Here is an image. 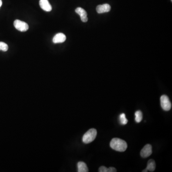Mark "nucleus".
Instances as JSON below:
<instances>
[{
    "instance_id": "obj_1",
    "label": "nucleus",
    "mask_w": 172,
    "mask_h": 172,
    "mask_svg": "<svg viewBox=\"0 0 172 172\" xmlns=\"http://www.w3.org/2000/svg\"><path fill=\"white\" fill-rule=\"evenodd\" d=\"M110 146L112 149L116 151L122 152L125 151L127 149V144L125 140L121 139L115 138L111 140L110 143Z\"/></svg>"
},
{
    "instance_id": "obj_2",
    "label": "nucleus",
    "mask_w": 172,
    "mask_h": 172,
    "mask_svg": "<svg viewBox=\"0 0 172 172\" xmlns=\"http://www.w3.org/2000/svg\"><path fill=\"white\" fill-rule=\"evenodd\" d=\"M97 131L95 129H91L85 133L82 138V141L84 144L92 143L96 138Z\"/></svg>"
},
{
    "instance_id": "obj_3",
    "label": "nucleus",
    "mask_w": 172,
    "mask_h": 172,
    "mask_svg": "<svg viewBox=\"0 0 172 172\" xmlns=\"http://www.w3.org/2000/svg\"><path fill=\"white\" fill-rule=\"evenodd\" d=\"M160 101L162 108L163 110L165 111H169L171 110L172 104L167 96L162 95L160 98Z\"/></svg>"
},
{
    "instance_id": "obj_4",
    "label": "nucleus",
    "mask_w": 172,
    "mask_h": 172,
    "mask_svg": "<svg viewBox=\"0 0 172 172\" xmlns=\"http://www.w3.org/2000/svg\"><path fill=\"white\" fill-rule=\"evenodd\" d=\"M14 27L20 32H26L29 29L28 24L19 20H15L13 23Z\"/></svg>"
},
{
    "instance_id": "obj_5",
    "label": "nucleus",
    "mask_w": 172,
    "mask_h": 172,
    "mask_svg": "<svg viewBox=\"0 0 172 172\" xmlns=\"http://www.w3.org/2000/svg\"><path fill=\"white\" fill-rule=\"evenodd\" d=\"M152 154V146L149 144H147L140 151V156L143 158H145L149 157Z\"/></svg>"
},
{
    "instance_id": "obj_6",
    "label": "nucleus",
    "mask_w": 172,
    "mask_h": 172,
    "mask_svg": "<svg viewBox=\"0 0 172 172\" xmlns=\"http://www.w3.org/2000/svg\"><path fill=\"white\" fill-rule=\"evenodd\" d=\"M76 13L80 17L81 20L83 22H87L88 20V18L87 17V13L82 8L77 7L75 10Z\"/></svg>"
},
{
    "instance_id": "obj_7",
    "label": "nucleus",
    "mask_w": 172,
    "mask_h": 172,
    "mask_svg": "<svg viewBox=\"0 0 172 172\" xmlns=\"http://www.w3.org/2000/svg\"><path fill=\"white\" fill-rule=\"evenodd\" d=\"M110 9H111V7L107 3H105L103 5H99L96 8V10L98 13L109 12L110 11Z\"/></svg>"
},
{
    "instance_id": "obj_8",
    "label": "nucleus",
    "mask_w": 172,
    "mask_h": 172,
    "mask_svg": "<svg viewBox=\"0 0 172 172\" xmlns=\"http://www.w3.org/2000/svg\"><path fill=\"white\" fill-rule=\"evenodd\" d=\"M66 40V36L63 33H58L53 38V42L54 44L62 43Z\"/></svg>"
},
{
    "instance_id": "obj_9",
    "label": "nucleus",
    "mask_w": 172,
    "mask_h": 172,
    "mask_svg": "<svg viewBox=\"0 0 172 172\" xmlns=\"http://www.w3.org/2000/svg\"><path fill=\"white\" fill-rule=\"evenodd\" d=\"M39 5L42 9L44 11L46 12H50L52 11V7L48 0H40Z\"/></svg>"
},
{
    "instance_id": "obj_10",
    "label": "nucleus",
    "mask_w": 172,
    "mask_h": 172,
    "mask_svg": "<svg viewBox=\"0 0 172 172\" xmlns=\"http://www.w3.org/2000/svg\"><path fill=\"white\" fill-rule=\"evenodd\" d=\"M155 161L152 159H150L149 160L147 163V167L146 169L143 170V172H147L148 171L150 172H154L155 169Z\"/></svg>"
},
{
    "instance_id": "obj_11",
    "label": "nucleus",
    "mask_w": 172,
    "mask_h": 172,
    "mask_svg": "<svg viewBox=\"0 0 172 172\" xmlns=\"http://www.w3.org/2000/svg\"><path fill=\"white\" fill-rule=\"evenodd\" d=\"M77 168L79 172H88V171L87 166L83 162H79L77 163Z\"/></svg>"
},
{
    "instance_id": "obj_12",
    "label": "nucleus",
    "mask_w": 172,
    "mask_h": 172,
    "mask_svg": "<svg viewBox=\"0 0 172 172\" xmlns=\"http://www.w3.org/2000/svg\"><path fill=\"white\" fill-rule=\"evenodd\" d=\"M135 121L137 123L140 122L143 120V113L140 110H137L135 113Z\"/></svg>"
},
{
    "instance_id": "obj_13",
    "label": "nucleus",
    "mask_w": 172,
    "mask_h": 172,
    "mask_svg": "<svg viewBox=\"0 0 172 172\" xmlns=\"http://www.w3.org/2000/svg\"><path fill=\"white\" fill-rule=\"evenodd\" d=\"M120 122L122 125H125L128 123L127 119L126 118L125 114L124 113L121 114L120 116Z\"/></svg>"
},
{
    "instance_id": "obj_14",
    "label": "nucleus",
    "mask_w": 172,
    "mask_h": 172,
    "mask_svg": "<svg viewBox=\"0 0 172 172\" xmlns=\"http://www.w3.org/2000/svg\"><path fill=\"white\" fill-rule=\"evenodd\" d=\"M8 49V46L5 43L0 42V50L3 52H6Z\"/></svg>"
},
{
    "instance_id": "obj_15",
    "label": "nucleus",
    "mask_w": 172,
    "mask_h": 172,
    "mask_svg": "<svg viewBox=\"0 0 172 172\" xmlns=\"http://www.w3.org/2000/svg\"><path fill=\"white\" fill-rule=\"evenodd\" d=\"M107 168L104 166H101L99 169V172H107Z\"/></svg>"
},
{
    "instance_id": "obj_16",
    "label": "nucleus",
    "mask_w": 172,
    "mask_h": 172,
    "mask_svg": "<svg viewBox=\"0 0 172 172\" xmlns=\"http://www.w3.org/2000/svg\"><path fill=\"white\" fill-rule=\"evenodd\" d=\"M117 172L116 169L115 168L113 167H110L107 168V172Z\"/></svg>"
},
{
    "instance_id": "obj_17",
    "label": "nucleus",
    "mask_w": 172,
    "mask_h": 172,
    "mask_svg": "<svg viewBox=\"0 0 172 172\" xmlns=\"http://www.w3.org/2000/svg\"><path fill=\"white\" fill-rule=\"evenodd\" d=\"M2 6V0H0V8Z\"/></svg>"
},
{
    "instance_id": "obj_18",
    "label": "nucleus",
    "mask_w": 172,
    "mask_h": 172,
    "mask_svg": "<svg viewBox=\"0 0 172 172\" xmlns=\"http://www.w3.org/2000/svg\"><path fill=\"white\" fill-rule=\"evenodd\" d=\"M171 1H172V0H171Z\"/></svg>"
}]
</instances>
